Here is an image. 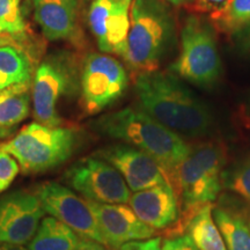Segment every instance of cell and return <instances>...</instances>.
Listing matches in <instances>:
<instances>
[{
  "label": "cell",
  "mask_w": 250,
  "mask_h": 250,
  "mask_svg": "<svg viewBox=\"0 0 250 250\" xmlns=\"http://www.w3.org/2000/svg\"><path fill=\"white\" fill-rule=\"evenodd\" d=\"M90 127L95 132L120 140L152 156L176 192L177 170L190 151V144L183 137L140 109L131 107L102 115L90 123Z\"/></svg>",
  "instance_id": "7a4b0ae2"
},
{
  "label": "cell",
  "mask_w": 250,
  "mask_h": 250,
  "mask_svg": "<svg viewBox=\"0 0 250 250\" xmlns=\"http://www.w3.org/2000/svg\"><path fill=\"white\" fill-rule=\"evenodd\" d=\"M215 30L210 19L188 15L181 28L179 56L168 71L199 88H213L223 73Z\"/></svg>",
  "instance_id": "5b68a950"
},
{
  "label": "cell",
  "mask_w": 250,
  "mask_h": 250,
  "mask_svg": "<svg viewBox=\"0 0 250 250\" xmlns=\"http://www.w3.org/2000/svg\"><path fill=\"white\" fill-rule=\"evenodd\" d=\"M134 93L140 110L181 137L198 138L213 130L210 107L168 70L138 73Z\"/></svg>",
  "instance_id": "6da1fadb"
},
{
  "label": "cell",
  "mask_w": 250,
  "mask_h": 250,
  "mask_svg": "<svg viewBox=\"0 0 250 250\" xmlns=\"http://www.w3.org/2000/svg\"><path fill=\"white\" fill-rule=\"evenodd\" d=\"M0 20L11 35H19L26 30L21 0H0Z\"/></svg>",
  "instance_id": "cb8c5ba5"
},
{
  "label": "cell",
  "mask_w": 250,
  "mask_h": 250,
  "mask_svg": "<svg viewBox=\"0 0 250 250\" xmlns=\"http://www.w3.org/2000/svg\"><path fill=\"white\" fill-rule=\"evenodd\" d=\"M35 195L39 197L45 213L58 219L83 239L104 245L89 204L70 188L57 182H46L37 188Z\"/></svg>",
  "instance_id": "30bf717a"
},
{
  "label": "cell",
  "mask_w": 250,
  "mask_h": 250,
  "mask_svg": "<svg viewBox=\"0 0 250 250\" xmlns=\"http://www.w3.org/2000/svg\"><path fill=\"white\" fill-rule=\"evenodd\" d=\"M230 0H195L189 8L195 14H208V17L219 13L227 7Z\"/></svg>",
  "instance_id": "484cf974"
},
{
  "label": "cell",
  "mask_w": 250,
  "mask_h": 250,
  "mask_svg": "<svg viewBox=\"0 0 250 250\" xmlns=\"http://www.w3.org/2000/svg\"><path fill=\"white\" fill-rule=\"evenodd\" d=\"M87 19L100 51L124 58L130 29V4L123 0H92Z\"/></svg>",
  "instance_id": "7c38bea8"
},
{
  "label": "cell",
  "mask_w": 250,
  "mask_h": 250,
  "mask_svg": "<svg viewBox=\"0 0 250 250\" xmlns=\"http://www.w3.org/2000/svg\"><path fill=\"white\" fill-rule=\"evenodd\" d=\"M230 39L234 52L240 57L250 59V26L237 31Z\"/></svg>",
  "instance_id": "4316f807"
},
{
  "label": "cell",
  "mask_w": 250,
  "mask_h": 250,
  "mask_svg": "<svg viewBox=\"0 0 250 250\" xmlns=\"http://www.w3.org/2000/svg\"><path fill=\"white\" fill-rule=\"evenodd\" d=\"M0 34H9L7 27L2 23L1 20H0Z\"/></svg>",
  "instance_id": "e575fe53"
},
{
  "label": "cell",
  "mask_w": 250,
  "mask_h": 250,
  "mask_svg": "<svg viewBox=\"0 0 250 250\" xmlns=\"http://www.w3.org/2000/svg\"><path fill=\"white\" fill-rule=\"evenodd\" d=\"M184 229L198 250H227L220 229L212 218V205L197 210L184 224Z\"/></svg>",
  "instance_id": "d6986e66"
},
{
  "label": "cell",
  "mask_w": 250,
  "mask_h": 250,
  "mask_svg": "<svg viewBox=\"0 0 250 250\" xmlns=\"http://www.w3.org/2000/svg\"><path fill=\"white\" fill-rule=\"evenodd\" d=\"M79 234L54 217L42 219L35 235L28 243L29 250H76L81 241Z\"/></svg>",
  "instance_id": "e0dca14e"
},
{
  "label": "cell",
  "mask_w": 250,
  "mask_h": 250,
  "mask_svg": "<svg viewBox=\"0 0 250 250\" xmlns=\"http://www.w3.org/2000/svg\"><path fill=\"white\" fill-rule=\"evenodd\" d=\"M208 19L218 31L232 36L250 26V0H230L226 8Z\"/></svg>",
  "instance_id": "7402d4cb"
},
{
  "label": "cell",
  "mask_w": 250,
  "mask_h": 250,
  "mask_svg": "<svg viewBox=\"0 0 250 250\" xmlns=\"http://www.w3.org/2000/svg\"><path fill=\"white\" fill-rule=\"evenodd\" d=\"M242 112H243V116L246 117V120L250 123V93L248 94V96L245 99V101H243Z\"/></svg>",
  "instance_id": "1f68e13d"
},
{
  "label": "cell",
  "mask_w": 250,
  "mask_h": 250,
  "mask_svg": "<svg viewBox=\"0 0 250 250\" xmlns=\"http://www.w3.org/2000/svg\"><path fill=\"white\" fill-rule=\"evenodd\" d=\"M33 65L22 49L14 44L0 46V90L31 83Z\"/></svg>",
  "instance_id": "44dd1931"
},
{
  "label": "cell",
  "mask_w": 250,
  "mask_h": 250,
  "mask_svg": "<svg viewBox=\"0 0 250 250\" xmlns=\"http://www.w3.org/2000/svg\"><path fill=\"white\" fill-rule=\"evenodd\" d=\"M226 161L227 148L220 140L190 145V151L177 170L176 193L182 201V229L197 210L218 198Z\"/></svg>",
  "instance_id": "277c9868"
},
{
  "label": "cell",
  "mask_w": 250,
  "mask_h": 250,
  "mask_svg": "<svg viewBox=\"0 0 250 250\" xmlns=\"http://www.w3.org/2000/svg\"><path fill=\"white\" fill-rule=\"evenodd\" d=\"M118 250H161V239L151 237L145 241H133L122 246Z\"/></svg>",
  "instance_id": "f1b7e54d"
},
{
  "label": "cell",
  "mask_w": 250,
  "mask_h": 250,
  "mask_svg": "<svg viewBox=\"0 0 250 250\" xmlns=\"http://www.w3.org/2000/svg\"><path fill=\"white\" fill-rule=\"evenodd\" d=\"M78 73L77 61L70 52L56 51L41 62L31 85L34 117L39 123L61 125L58 104L73 87L76 88Z\"/></svg>",
  "instance_id": "52a82bcc"
},
{
  "label": "cell",
  "mask_w": 250,
  "mask_h": 250,
  "mask_svg": "<svg viewBox=\"0 0 250 250\" xmlns=\"http://www.w3.org/2000/svg\"><path fill=\"white\" fill-rule=\"evenodd\" d=\"M162 1L167 2L168 5L174 6V7H181V6H184V7H190L195 0H162Z\"/></svg>",
  "instance_id": "4dcf8cb0"
},
{
  "label": "cell",
  "mask_w": 250,
  "mask_h": 250,
  "mask_svg": "<svg viewBox=\"0 0 250 250\" xmlns=\"http://www.w3.org/2000/svg\"><path fill=\"white\" fill-rule=\"evenodd\" d=\"M7 44H14L12 37L7 36V35H4V34H0V46L7 45Z\"/></svg>",
  "instance_id": "836d02e7"
},
{
  "label": "cell",
  "mask_w": 250,
  "mask_h": 250,
  "mask_svg": "<svg viewBox=\"0 0 250 250\" xmlns=\"http://www.w3.org/2000/svg\"><path fill=\"white\" fill-rule=\"evenodd\" d=\"M5 137H6V136H5V134H4V133H2V132H1V131H0V138H5Z\"/></svg>",
  "instance_id": "d590c367"
},
{
  "label": "cell",
  "mask_w": 250,
  "mask_h": 250,
  "mask_svg": "<svg viewBox=\"0 0 250 250\" xmlns=\"http://www.w3.org/2000/svg\"><path fill=\"white\" fill-rule=\"evenodd\" d=\"M223 187L250 203V153L224 170Z\"/></svg>",
  "instance_id": "603a6c76"
},
{
  "label": "cell",
  "mask_w": 250,
  "mask_h": 250,
  "mask_svg": "<svg viewBox=\"0 0 250 250\" xmlns=\"http://www.w3.org/2000/svg\"><path fill=\"white\" fill-rule=\"evenodd\" d=\"M94 155L116 168L134 192L168 183L161 167L152 156L127 144H111L100 148Z\"/></svg>",
  "instance_id": "4fadbf2b"
},
{
  "label": "cell",
  "mask_w": 250,
  "mask_h": 250,
  "mask_svg": "<svg viewBox=\"0 0 250 250\" xmlns=\"http://www.w3.org/2000/svg\"><path fill=\"white\" fill-rule=\"evenodd\" d=\"M170 184L165 183L131 195L129 205L144 224L153 229H165L180 220L179 203Z\"/></svg>",
  "instance_id": "9a60e30c"
},
{
  "label": "cell",
  "mask_w": 250,
  "mask_h": 250,
  "mask_svg": "<svg viewBox=\"0 0 250 250\" xmlns=\"http://www.w3.org/2000/svg\"><path fill=\"white\" fill-rule=\"evenodd\" d=\"M76 250H108V247H105L100 242L94 241V240L83 239V237Z\"/></svg>",
  "instance_id": "f546056e"
},
{
  "label": "cell",
  "mask_w": 250,
  "mask_h": 250,
  "mask_svg": "<svg viewBox=\"0 0 250 250\" xmlns=\"http://www.w3.org/2000/svg\"><path fill=\"white\" fill-rule=\"evenodd\" d=\"M212 214L227 250H250V223L245 215L224 206L214 208Z\"/></svg>",
  "instance_id": "ffe728a7"
},
{
  "label": "cell",
  "mask_w": 250,
  "mask_h": 250,
  "mask_svg": "<svg viewBox=\"0 0 250 250\" xmlns=\"http://www.w3.org/2000/svg\"><path fill=\"white\" fill-rule=\"evenodd\" d=\"M102 234L104 246L118 250L133 241L153 237L155 230L144 224L130 206L124 204H101L87 201Z\"/></svg>",
  "instance_id": "5bb4252c"
},
{
  "label": "cell",
  "mask_w": 250,
  "mask_h": 250,
  "mask_svg": "<svg viewBox=\"0 0 250 250\" xmlns=\"http://www.w3.org/2000/svg\"><path fill=\"white\" fill-rule=\"evenodd\" d=\"M31 83L0 90V131L6 137L30 111Z\"/></svg>",
  "instance_id": "ac0fdd59"
},
{
  "label": "cell",
  "mask_w": 250,
  "mask_h": 250,
  "mask_svg": "<svg viewBox=\"0 0 250 250\" xmlns=\"http://www.w3.org/2000/svg\"><path fill=\"white\" fill-rule=\"evenodd\" d=\"M0 250H29L20 245H9V243H0Z\"/></svg>",
  "instance_id": "d6a6232c"
},
{
  "label": "cell",
  "mask_w": 250,
  "mask_h": 250,
  "mask_svg": "<svg viewBox=\"0 0 250 250\" xmlns=\"http://www.w3.org/2000/svg\"><path fill=\"white\" fill-rule=\"evenodd\" d=\"M81 95L85 111L98 114L123 96L129 85L124 65L107 54L86 56L80 74Z\"/></svg>",
  "instance_id": "ba28073f"
},
{
  "label": "cell",
  "mask_w": 250,
  "mask_h": 250,
  "mask_svg": "<svg viewBox=\"0 0 250 250\" xmlns=\"http://www.w3.org/2000/svg\"><path fill=\"white\" fill-rule=\"evenodd\" d=\"M64 180L86 201L101 204H126L130 201V188L120 171L95 155L71 166Z\"/></svg>",
  "instance_id": "9c48e42d"
},
{
  "label": "cell",
  "mask_w": 250,
  "mask_h": 250,
  "mask_svg": "<svg viewBox=\"0 0 250 250\" xmlns=\"http://www.w3.org/2000/svg\"><path fill=\"white\" fill-rule=\"evenodd\" d=\"M81 0H34V19L49 41L72 40L78 29Z\"/></svg>",
  "instance_id": "2e32d148"
},
{
  "label": "cell",
  "mask_w": 250,
  "mask_h": 250,
  "mask_svg": "<svg viewBox=\"0 0 250 250\" xmlns=\"http://www.w3.org/2000/svg\"><path fill=\"white\" fill-rule=\"evenodd\" d=\"M123 1L127 2V4H131V2H132V0H123Z\"/></svg>",
  "instance_id": "8d00e7d4"
},
{
  "label": "cell",
  "mask_w": 250,
  "mask_h": 250,
  "mask_svg": "<svg viewBox=\"0 0 250 250\" xmlns=\"http://www.w3.org/2000/svg\"><path fill=\"white\" fill-rule=\"evenodd\" d=\"M39 197L22 191L9 192L0 198V243L27 245L44 218Z\"/></svg>",
  "instance_id": "8fae6325"
},
{
  "label": "cell",
  "mask_w": 250,
  "mask_h": 250,
  "mask_svg": "<svg viewBox=\"0 0 250 250\" xmlns=\"http://www.w3.org/2000/svg\"><path fill=\"white\" fill-rule=\"evenodd\" d=\"M161 250H198L190 236L176 235L169 239H165L161 242Z\"/></svg>",
  "instance_id": "83f0119b"
},
{
  "label": "cell",
  "mask_w": 250,
  "mask_h": 250,
  "mask_svg": "<svg viewBox=\"0 0 250 250\" xmlns=\"http://www.w3.org/2000/svg\"><path fill=\"white\" fill-rule=\"evenodd\" d=\"M20 171V165L4 149L0 148V193L8 189Z\"/></svg>",
  "instance_id": "d4e9b609"
},
{
  "label": "cell",
  "mask_w": 250,
  "mask_h": 250,
  "mask_svg": "<svg viewBox=\"0 0 250 250\" xmlns=\"http://www.w3.org/2000/svg\"><path fill=\"white\" fill-rule=\"evenodd\" d=\"M176 36L170 5L162 0H133L124 61L138 73L159 70L176 44Z\"/></svg>",
  "instance_id": "3957f363"
},
{
  "label": "cell",
  "mask_w": 250,
  "mask_h": 250,
  "mask_svg": "<svg viewBox=\"0 0 250 250\" xmlns=\"http://www.w3.org/2000/svg\"><path fill=\"white\" fill-rule=\"evenodd\" d=\"M78 133L70 127L28 124L0 148L14 156L23 174H39L58 167L73 154Z\"/></svg>",
  "instance_id": "8992f818"
}]
</instances>
